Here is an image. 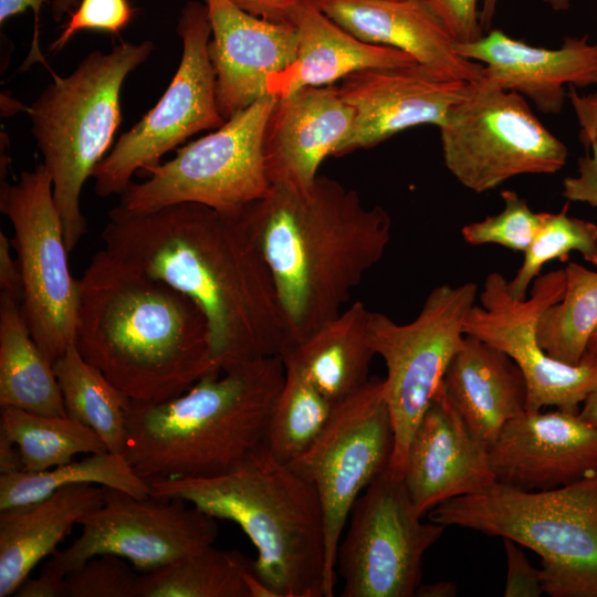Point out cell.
I'll return each mask as SVG.
<instances>
[{
  "instance_id": "obj_1",
  "label": "cell",
  "mask_w": 597,
  "mask_h": 597,
  "mask_svg": "<svg viewBox=\"0 0 597 597\" xmlns=\"http://www.w3.org/2000/svg\"><path fill=\"white\" fill-rule=\"evenodd\" d=\"M104 249L191 298L207 321L216 371L289 344L272 273L240 212L198 203L108 212Z\"/></svg>"
},
{
  "instance_id": "obj_2",
  "label": "cell",
  "mask_w": 597,
  "mask_h": 597,
  "mask_svg": "<svg viewBox=\"0 0 597 597\" xmlns=\"http://www.w3.org/2000/svg\"><path fill=\"white\" fill-rule=\"evenodd\" d=\"M240 214L272 273L286 349L344 310L391 238L383 207L365 206L357 191L324 176L307 193L272 186Z\"/></svg>"
},
{
  "instance_id": "obj_3",
  "label": "cell",
  "mask_w": 597,
  "mask_h": 597,
  "mask_svg": "<svg viewBox=\"0 0 597 597\" xmlns=\"http://www.w3.org/2000/svg\"><path fill=\"white\" fill-rule=\"evenodd\" d=\"M78 289L74 344L132 401H166L202 376L220 373L203 313L172 286L103 249Z\"/></svg>"
},
{
  "instance_id": "obj_4",
  "label": "cell",
  "mask_w": 597,
  "mask_h": 597,
  "mask_svg": "<svg viewBox=\"0 0 597 597\" xmlns=\"http://www.w3.org/2000/svg\"><path fill=\"white\" fill-rule=\"evenodd\" d=\"M284 377L282 357L269 356L209 373L166 401L130 400L124 454L147 482L229 473L266 446Z\"/></svg>"
},
{
  "instance_id": "obj_5",
  "label": "cell",
  "mask_w": 597,
  "mask_h": 597,
  "mask_svg": "<svg viewBox=\"0 0 597 597\" xmlns=\"http://www.w3.org/2000/svg\"><path fill=\"white\" fill-rule=\"evenodd\" d=\"M151 495L181 499L237 523L258 551L253 572L277 597H325L326 537L315 486L266 446L212 478L154 480Z\"/></svg>"
},
{
  "instance_id": "obj_6",
  "label": "cell",
  "mask_w": 597,
  "mask_h": 597,
  "mask_svg": "<svg viewBox=\"0 0 597 597\" xmlns=\"http://www.w3.org/2000/svg\"><path fill=\"white\" fill-rule=\"evenodd\" d=\"M154 51V43L121 42L109 52L85 56L66 76L53 80L27 109L31 133L49 171L69 251L86 232L81 193L108 154L122 122L121 92L126 77Z\"/></svg>"
},
{
  "instance_id": "obj_7",
  "label": "cell",
  "mask_w": 597,
  "mask_h": 597,
  "mask_svg": "<svg viewBox=\"0 0 597 597\" xmlns=\"http://www.w3.org/2000/svg\"><path fill=\"white\" fill-rule=\"evenodd\" d=\"M428 519L534 551L542 558V586L548 596L597 597V472L542 491L495 482L440 503Z\"/></svg>"
},
{
  "instance_id": "obj_8",
  "label": "cell",
  "mask_w": 597,
  "mask_h": 597,
  "mask_svg": "<svg viewBox=\"0 0 597 597\" xmlns=\"http://www.w3.org/2000/svg\"><path fill=\"white\" fill-rule=\"evenodd\" d=\"M277 97L268 94L237 113L214 132L179 148L176 156L143 171L119 206L136 211L198 203L235 214L271 190L263 137Z\"/></svg>"
},
{
  "instance_id": "obj_9",
  "label": "cell",
  "mask_w": 597,
  "mask_h": 597,
  "mask_svg": "<svg viewBox=\"0 0 597 597\" xmlns=\"http://www.w3.org/2000/svg\"><path fill=\"white\" fill-rule=\"evenodd\" d=\"M442 157L467 189L482 193L520 175L555 174L566 145L535 116L524 96L482 76L439 128Z\"/></svg>"
},
{
  "instance_id": "obj_10",
  "label": "cell",
  "mask_w": 597,
  "mask_h": 597,
  "mask_svg": "<svg viewBox=\"0 0 597 597\" xmlns=\"http://www.w3.org/2000/svg\"><path fill=\"white\" fill-rule=\"evenodd\" d=\"M476 294L474 282L439 285L407 324L381 313L370 314V345L387 368L385 394L395 436L388 469L397 476L402 478L415 430L463 344L464 320Z\"/></svg>"
},
{
  "instance_id": "obj_11",
  "label": "cell",
  "mask_w": 597,
  "mask_h": 597,
  "mask_svg": "<svg viewBox=\"0 0 597 597\" xmlns=\"http://www.w3.org/2000/svg\"><path fill=\"white\" fill-rule=\"evenodd\" d=\"M0 210L12 224V249L21 275L20 308L32 337L54 364L75 342L78 280L69 266V249L43 164L2 181Z\"/></svg>"
},
{
  "instance_id": "obj_12",
  "label": "cell",
  "mask_w": 597,
  "mask_h": 597,
  "mask_svg": "<svg viewBox=\"0 0 597 597\" xmlns=\"http://www.w3.org/2000/svg\"><path fill=\"white\" fill-rule=\"evenodd\" d=\"M177 33L182 43L178 69L156 105L119 136L92 177L100 197L123 195L135 174L160 163L188 137L224 124L216 97V76L208 46L211 24L205 3L188 1Z\"/></svg>"
},
{
  "instance_id": "obj_13",
  "label": "cell",
  "mask_w": 597,
  "mask_h": 597,
  "mask_svg": "<svg viewBox=\"0 0 597 597\" xmlns=\"http://www.w3.org/2000/svg\"><path fill=\"white\" fill-rule=\"evenodd\" d=\"M395 444L385 381L370 377L334 406L315 442L289 465L316 489L323 509L326 563L325 597L334 595L342 532L354 503L389 465Z\"/></svg>"
},
{
  "instance_id": "obj_14",
  "label": "cell",
  "mask_w": 597,
  "mask_h": 597,
  "mask_svg": "<svg viewBox=\"0 0 597 597\" xmlns=\"http://www.w3.org/2000/svg\"><path fill=\"white\" fill-rule=\"evenodd\" d=\"M336 565L343 597H412L425 553L447 526L416 511L402 478L388 468L358 496Z\"/></svg>"
},
{
  "instance_id": "obj_15",
  "label": "cell",
  "mask_w": 597,
  "mask_h": 597,
  "mask_svg": "<svg viewBox=\"0 0 597 597\" xmlns=\"http://www.w3.org/2000/svg\"><path fill=\"white\" fill-rule=\"evenodd\" d=\"M565 269L537 276L530 297L516 298L507 280L490 273L480 293L481 305L468 313L463 332L505 353L520 367L526 383V410L543 407L578 413L579 405L597 389V355L586 352L577 365L548 356L538 345L536 327L542 313L565 291Z\"/></svg>"
},
{
  "instance_id": "obj_16",
  "label": "cell",
  "mask_w": 597,
  "mask_h": 597,
  "mask_svg": "<svg viewBox=\"0 0 597 597\" xmlns=\"http://www.w3.org/2000/svg\"><path fill=\"white\" fill-rule=\"evenodd\" d=\"M187 504L107 488L103 503L80 520V536L46 563L65 575L95 555L114 554L143 573L200 552L213 545L219 526L216 517Z\"/></svg>"
},
{
  "instance_id": "obj_17",
  "label": "cell",
  "mask_w": 597,
  "mask_h": 597,
  "mask_svg": "<svg viewBox=\"0 0 597 597\" xmlns=\"http://www.w3.org/2000/svg\"><path fill=\"white\" fill-rule=\"evenodd\" d=\"M470 83L418 63L352 73L337 85L341 97L354 111V121L335 156L374 147L419 125L440 128Z\"/></svg>"
},
{
  "instance_id": "obj_18",
  "label": "cell",
  "mask_w": 597,
  "mask_h": 597,
  "mask_svg": "<svg viewBox=\"0 0 597 597\" xmlns=\"http://www.w3.org/2000/svg\"><path fill=\"white\" fill-rule=\"evenodd\" d=\"M489 454L496 482L557 489L597 472V428L578 413L525 410L503 427Z\"/></svg>"
},
{
  "instance_id": "obj_19",
  "label": "cell",
  "mask_w": 597,
  "mask_h": 597,
  "mask_svg": "<svg viewBox=\"0 0 597 597\" xmlns=\"http://www.w3.org/2000/svg\"><path fill=\"white\" fill-rule=\"evenodd\" d=\"M205 4L217 105L227 121L269 94L270 78L295 59L297 31L292 22L253 17L230 0H205Z\"/></svg>"
},
{
  "instance_id": "obj_20",
  "label": "cell",
  "mask_w": 597,
  "mask_h": 597,
  "mask_svg": "<svg viewBox=\"0 0 597 597\" xmlns=\"http://www.w3.org/2000/svg\"><path fill=\"white\" fill-rule=\"evenodd\" d=\"M402 480L421 516L496 482L489 448L457 410L443 381L411 438Z\"/></svg>"
},
{
  "instance_id": "obj_21",
  "label": "cell",
  "mask_w": 597,
  "mask_h": 597,
  "mask_svg": "<svg viewBox=\"0 0 597 597\" xmlns=\"http://www.w3.org/2000/svg\"><path fill=\"white\" fill-rule=\"evenodd\" d=\"M353 121L337 85L308 86L277 98L263 137L271 186L310 192L322 161L335 156Z\"/></svg>"
},
{
  "instance_id": "obj_22",
  "label": "cell",
  "mask_w": 597,
  "mask_h": 597,
  "mask_svg": "<svg viewBox=\"0 0 597 597\" xmlns=\"http://www.w3.org/2000/svg\"><path fill=\"white\" fill-rule=\"evenodd\" d=\"M458 52L483 65V77L494 85L531 100L545 114L562 111L565 85L597 84V43L588 36H566L557 49L530 45L499 29L480 39L458 43Z\"/></svg>"
},
{
  "instance_id": "obj_23",
  "label": "cell",
  "mask_w": 597,
  "mask_h": 597,
  "mask_svg": "<svg viewBox=\"0 0 597 597\" xmlns=\"http://www.w3.org/2000/svg\"><path fill=\"white\" fill-rule=\"evenodd\" d=\"M336 24L359 40L398 49L436 73L479 81L483 65L463 57L458 42L426 0H314Z\"/></svg>"
},
{
  "instance_id": "obj_24",
  "label": "cell",
  "mask_w": 597,
  "mask_h": 597,
  "mask_svg": "<svg viewBox=\"0 0 597 597\" xmlns=\"http://www.w3.org/2000/svg\"><path fill=\"white\" fill-rule=\"evenodd\" d=\"M290 22L297 31L295 59L268 83L269 94L277 98L308 86L334 85L357 71L417 63L404 51L354 36L331 20L314 0L302 2Z\"/></svg>"
},
{
  "instance_id": "obj_25",
  "label": "cell",
  "mask_w": 597,
  "mask_h": 597,
  "mask_svg": "<svg viewBox=\"0 0 597 597\" xmlns=\"http://www.w3.org/2000/svg\"><path fill=\"white\" fill-rule=\"evenodd\" d=\"M444 389L471 431L488 448L526 410V383L505 353L465 335L443 378Z\"/></svg>"
},
{
  "instance_id": "obj_26",
  "label": "cell",
  "mask_w": 597,
  "mask_h": 597,
  "mask_svg": "<svg viewBox=\"0 0 597 597\" xmlns=\"http://www.w3.org/2000/svg\"><path fill=\"white\" fill-rule=\"evenodd\" d=\"M107 488L72 484L38 502L0 510V597L14 595L30 572L104 501Z\"/></svg>"
},
{
  "instance_id": "obj_27",
  "label": "cell",
  "mask_w": 597,
  "mask_h": 597,
  "mask_svg": "<svg viewBox=\"0 0 597 597\" xmlns=\"http://www.w3.org/2000/svg\"><path fill=\"white\" fill-rule=\"evenodd\" d=\"M371 311L356 301L281 357L296 362L315 387L334 405L363 388L374 357L369 341Z\"/></svg>"
},
{
  "instance_id": "obj_28",
  "label": "cell",
  "mask_w": 597,
  "mask_h": 597,
  "mask_svg": "<svg viewBox=\"0 0 597 597\" xmlns=\"http://www.w3.org/2000/svg\"><path fill=\"white\" fill-rule=\"evenodd\" d=\"M0 407L67 416L53 364L32 337L18 300L0 294Z\"/></svg>"
},
{
  "instance_id": "obj_29",
  "label": "cell",
  "mask_w": 597,
  "mask_h": 597,
  "mask_svg": "<svg viewBox=\"0 0 597 597\" xmlns=\"http://www.w3.org/2000/svg\"><path fill=\"white\" fill-rule=\"evenodd\" d=\"M67 417L93 429L107 451L124 453L130 399L87 363L75 344L53 364Z\"/></svg>"
},
{
  "instance_id": "obj_30",
  "label": "cell",
  "mask_w": 597,
  "mask_h": 597,
  "mask_svg": "<svg viewBox=\"0 0 597 597\" xmlns=\"http://www.w3.org/2000/svg\"><path fill=\"white\" fill-rule=\"evenodd\" d=\"M82 483L119 490L139 499L151 495L148 482L134 471L124 453L104 451L43 471L0 474V510L31 504L60 488Z\"/></svg>"
},
{
  "instance_id": "obj_31",
  "label": "cell",
  "mask_w": 597,
  "mask_h": 597,
  "mask_svg": "<svg viewBox=\"0 0 597 597\" xmlns=\"http://www.w3.org/2000/svg\"><path fill=\"white\" fill-rule=\"evenodd\" d=\"M238 551L213 545L139 574L134 597H249Z\"/></svg>"
},
{
  "instance_id": "obj_32",
  "label": "cell",
  "mask_w": 597,
  "mask_h": 597,
  "mask_svg": "<svg viewBox=\"0 0 597 597\" xmlns=\"http://www.w3.org/2000/svg\"><path fill=\"white\" fill-rule=\"evenodd\" d=\"M0 433L18 446L24 471H43L80 453L107 451L98 434L80 421L14 407H1Z\"/></svg>"
},
{
  "instance_id": "obj_33",
  "label": "cell",
  "mask_w": 597,
  "mask_h": 597,
  "mask_svg": "<svg viewBox=\"0 0 597 597\" xmlns=\"http://www.w3.org/2000/svg\"><path fill=\"white\" fill-rule=\"evenodd\" d=\"M284 383L268 430L266 448L282 463L302 455L326 427L334 404L311 381L296 362L282 357Z\"/></svg>"
},
{
  "instance_id": "obj_34",
  "label": "cell",
  "mask_w": 597,
  "mask_h": 597,
  "mask_svg": "<svg viewBox=\"0 0 597 597\" xmlns=\"http://www.w3.org/2000/svg\"><path fill=\"white\" fill-rule=\"evenodd\" d=\"M565 274L564 294L542 313L536 336L548 356L577 365L597 327V271L572 262Z\"/></svg>"
},
{
  "instance_id": "obj_35",
  "label": "cell",
  "mask_w": 597,
  "mask_h": 597,
  "mask_svg": "<svg viewBox=\"0 0 597 597\" xmlns=\"http://www.w3.org/2000/svg\"><path fill=\"white\" fill-rule=\"evenodd\" d=\"M568 205L556 213L541 212L538 229L524 252V261L513 280L507 281L510 293L526 298L530 284L540 276L545 263L565 261L572 251L597 266V224L567 213Z\"/></svg>"
},
{
  "instance_id": "obj_36",
  "label": "cell",
  "mask_w": 597,
  "mask_h": 597,
  "mask_svg": "<svg viewBox=\"0 0 597 597\" xmlns=\"http://www.w3.org/2000/svg\"><path fill=\"white\" fill-rule=\"evenodd\" d=\"M501 197L504 201L503 210L464 226L462 238L471 245L494 243L525 252L541 223V212H533L515 191L503 190Z\"/></svg>"
},
{
  "instance_id": "obj_37",
  "label": "cell",
  "mask_w": 597,
  "mask_h": 597,
  "mask_svg": "<svg viewBox=\"0 0 597 597\" xmlns=\"http://www.w3.org/2000/svg\"><path fill=\"white\" fill-rule=\"evenodd\" d=\"M138 576L123 557L95 555L65 574L64 597H134Z\"/></svg>"
},
{
  "instance_id": "obj_38",
  "label": "cell",
  "mask_w": 597,
  "mask_h": 597,
  "mask_svg": "<svg viewBox=\"0 0 597 597\" xmlns=\"http://www.w3.org/2000/svg\"><path fill=\"white\" fill-rule=\"evenodd\" d=\"M134 15L135 9L128 0H81L50 50H62L76 33L85 30L118 34Z\"/></svg>"
},
{
  "instance_id": "obj_39",
  "label": "cell",
  "mask_w": 597,
  "mask_h": 597,
  "mask_svg": "<svg viewBox=\"0 0 597 597\" xmlns=\"http://www.w3.org/2000/svg\"><path fill=\"white\" fill-rule=\"evenodd\" d=\"M458 43L480 39V0H426Z\"/></svg>"
},
{
  "instance_id": "obj_40",
  "label": "cell",
  "mask_w": 597,
  "mask_h": 597,
  "mask_svg": "<svg viewBox=\"0 0 597 597\" xmlns=\"http://www.w3.org/2000/svg\"><path fill=\"white\" fill-rule=\"evenodd\" d=\"M507 562V576L504 589L505 597H540L544 593L541 568H534L520 544L503 538Z\"/></svg>"
},
{
  "instance_id": "obj_41",
  "label": "cell",
  "mask_w": 597,
  "mask_h": 597,
  "mask_svg": "<svg viewBox=\"0 0 597 597\" xmlns=\"http://www.w3.org/2000/svg\"><path fill=\"white\" fill-rule=\"evenodd\" d=\"M563 196L597 208V139L590 143L587 154L579 157L578 175L563 180Z\"/></svg>"
},
{
  "instance_id": "obj_42",
  "label": "cell",
  "mask_w": 597,
  "mask_h": 597,
  "mask_svg": "<svg viewBox=\"0 0 597 597\" xmlns=\"http://www.w3.org/2000/svg\"><path fill=\"white\" fill-rule=\"evenodd\" d=\"M567 97L580 126L579 139L587 150L590 143L597 139V91L582 95L575 86L569 85Z\"/></svg>"
},
{
  "instance_id": "obj_43",
  "label": "cell",
  "mask_w": 597,
  "mask_h": 597,
  "mask_svg": "<svg viewBox=\"0 0 597 597\" xmlns=\"http://www.w3.org/2000/svg\"><path fill=\"white\" fill-rule=\"evenodd\" d=\"M65 575L57 572L48 563L36 578H27L15 590V597H64Z\"/></svg>"
},
{
  "instance_id": "obj_44",
  "label": "cell",
  "mask_w": 597,
  "mask_h": 597,
  "mask_svg": "<svg viewBox=\"0 0 597 597\" xmlns=\"http://www.w3.org/2000/svg\"><path fill=\"white\" fill-rule=\"evenodd\" d=\"M244 12L271 22H290L294 10L305 0H230Z\"/></svg>"
},
{
  "instance_id": "obj_45",
  "label": "cell",
  "mask_w": 597,
  "mask_h": 597,
  "mask_svg": "<svg viewBox=\"0 0 597 597\" xmlns=\"http://www.w3.org/2000/svg\"><path fill=\"white\" fill-rule=\"evenodd\" d=\"M51 3L50 0H0V23L3 24L8 19L24 13L31 9L34 14V32L30 53L23 63V69L36 61H43L39 49V21L42 7Z\"/></svg>"
},
{
  "instance_id": "obj_46",
  "label": "cell",
  "mask_w": 597,
  "mask_h": 597,
  "mask_svg": "<svg viewBox=\"0 0 597 597\" xmlns=\"http://www.w3.org/2000/svg\"><path fill=\"white\" fill-rule=\"evenodd\" d=\"M12 243L0 232V292L19 301L21 298V275L17 259L12 255Z\"/></svg>"
},
{
  "instance_id": "obj_47",
  "label": "cell",
  "mask_w": 597,
  "mask_h": 597,
  "mask_svg": "<svg viewBox=\"0 0 597 597\" xmlns=\"http://www.w3.org/2000/svg\"><path fill=\"white\" fill-rule=\"evenodd\" d=\"M23 470V459L18 446L0 433V474H9Z\"/></svg>"
},
{
  "instance_id": "obj_48",
  "label": "cell",
  "mask_w": 597,
  "mask_h": 597,
  "mask_svg": "<svg viewBox=\"0 0 597 597\" xmlns=\"http://www.w3.org/2000/svg\"><path fill=\"white\" fill-rule=\"evenodd\" d=\"M499 0H482L480 9V24L485 33L492 25ZM553 10L565 11L569 8L570 0H544Z\"/></svg>"
},
{
  "instance_id": "obj_49",
  "label": "cell",
  "mask_w": 597,
  "mask_h": 597,
  "mask_svg": "<svg viewBox=\"0 0 597 597\" xmlns=\"http://www.w3.org/2000/svg\"><path fill=\"white\" fill-rule=\"evenodd\" d=\"M242 577L245 583L249 597H277L276 594L253 572L248 559Z\"/></svg>"
},
{
  "instance_id": "obj_50",
  "label": "cell",
  "mask_w": 597,
  "mask_h": 597,
  "mask_svg": "<svg viewBox=\"0 0 597 597\" xmlns=\"http://www.w3.org/2000/svg\"><path fill=\"white\" fill-rule=\"evenodd\" d=\"M455 595L457 586L451 582L420 584L415 594L418 597H453Z\"/></svg>"
},
{
  "instance_id": "obj_51",
  "label": "cell",
  "mask_w": 597,
  "mask_h": 597,
  "mask_svg": "<svg viewBox=\"0 0 597 597\" xmlns=\"http://www.w3.org/2000/svg\"><path fill=\"white\" fill-rule=\"evenodd\" d=\"M578 415L584 421L597 428V389L583 402V408Z\"/></svg>"
},
{
  "instance_id": "obj_52",
  "label": "cell",
  "mask_w": 597,
  "mask_h": 597,
  "mask_svg": "<svg viewBox=\"0 0 597 597\" xmlns=\"http://www.w3.org/2000/svg\"><path fill=\"white\" fill-rule=\"evenodd\" d=\"M81 0H51V13L55 21H60L73 8L77 7Z\"/></svg>"
},
{
  "instance_id": "obj_53",
  "label": "cell",
  "mask_w": 597,
  "mask_h": 597,
  "mask_svg": "<svg viewBox=\"0 0 597 597\" xmlns=\"http://www.w3.org/2000/svg\"><path fill=\"white\" fill-rule=\"evenodd\" d=\"M586 352L597 355V327L588 342Z\"/></svg>"
}]
</instances>
